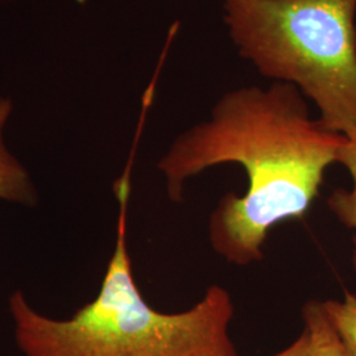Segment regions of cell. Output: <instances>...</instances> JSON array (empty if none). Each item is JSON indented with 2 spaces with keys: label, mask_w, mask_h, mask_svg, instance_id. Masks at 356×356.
Listing matches in <instances>:
<instances>
[{
  "label": "cell",
  "mask_w": 356,
  "mask_h": 356,
  "mask_svg": "<svg viewBox=\"0 0 356 356\" xmlns=\"http://www.w3.org/2000/svg\"><path fill=\"white\" fill-rule=\"evenodd\" d=\"M272 356H313L307 334L302 330L300 337L296 338L292 343L281 350L280 353Z\"/></svg>",
  "instance_id": "ba28073f"
},
{
  "label": "cell",
  "mask_w": 356,
  "mask_h": 356,
  "mask_svg": "<svg viewBox=\"0 0 356 356\" xmlns=\"http://www.w3.org/2000/svg\"><path fill=\"white\" fill-rule=\"evenodd\" d=\"M13 111V103L0 99V200L32 206L38 201L36 189L26 168L22 165L4 144V126Z\"/></svg>",
  "instance_id": "277c9868"
},
{
  "label": "cell",
  "mask_w": 356,
  "mask_h": 356,
  "mask_svg": "<svg viewBox=\"0 0 356 356\" xmlns=\"http://www.w3.org/2000/svg\"><path fill=\"white\" fill-rule=\"evenodd\" d=\"M304 331L313 356H353L326 317L321 301H309L302 307Z\"/></svg>",
  "instance_id": "5b68a950"
},
{
  "label": "cell",
  "mask_w": 356,
  "mask_h": 356,
  "mask_svg": "<svg viewBox=\"0 0 356 356\" xmlns=\"http://www.w3.org/2000/svg\"><path fill=\"white\" fill-rule=\"evenodd\" d=\"M338 163L346 166L353 178L351 189H337L327 198V206L332 214L346 227L356 231V132L346 138L338 154ZM353 264L356 272V235L354 236Z\"/></svg>",
  "instance_id": "8992f818"
},
{
  "label": "cell",
  "mask_w": 356,
  "mask_h": 356,
  "mask_svg": "<svg viewBox=\"0 0 356 356\" xmlns=\"http://www.w3.org/2000/svg\"><path fill=\"white\" fill-rule=\"evenodd\" d=\"M116 243L97 297L67 319L45 317L22 291L10 297L15 338L26 356H239L229 335L235 306L227 289L210 285L181 313L149 305L134 279L128 254L129 165L115 182Z\"/></svg>",
  "instance_id": "7a4b0ae2"
},
{
  "label": "cell",
  "mask_w": 356,
  "mask_h": 356,
  "mask_svg": "<svg viewBox=\"0 0 356 356\" xmlns=\"http://www.w3.org/2000/svg\"><path fill=\"white\" fill-rule=\"evenodd\" d=\"M344 140L310 118L300 90L277 82L225 94L210 119L179 135L157 166L173 202L184 201L186 181L206 169L243 166L245 193L222 197L209 239L216 254L244 267L264 257L270 229L309 213Z\"/></svg>",
  "instance_id": "6da1fadb"
},
{
  "label": "cell",
  "mask_w": 356,
  "mask_h": 356,
  "mask_svg": "<svg viewBox=\"0 0 356 356\" xmlns=\"http://www.w3.org/2000/svg\"><path fill=\"white\" fill-rule=\"evenodd\" d=\"M231 38L263 76L310 98L319 122L356 132V0H223Z\"/></svg>",
  "instance_id": "3957f363"
},
{
  "label": "cell",
  "mask_w": 356,
  "mask_h": 356,
  "mask_svg": "<svg viewBox=\"0 0 356 356\" xmlns=\"http://www.w3.org/2000/svg\"><path fill=\"white\" fill-rule=\"evenodd\" d=\"M326 317L330 321L350 354L356 356V296L346 293L342 300L322 302Z\"/></svg>",
  "instance_id": "52a82bcc"
}]
</instances>
